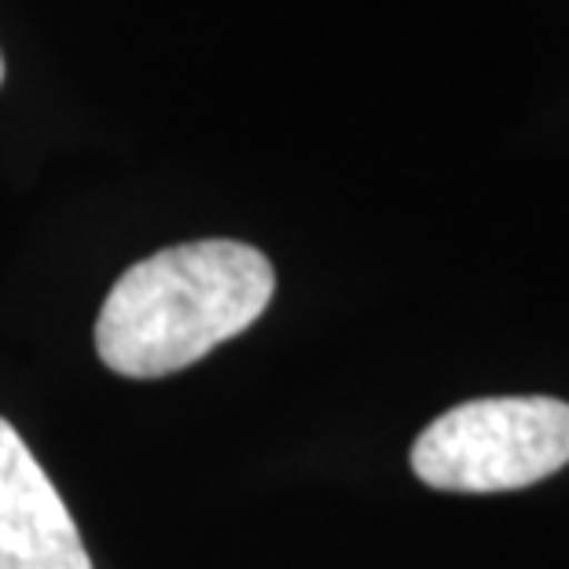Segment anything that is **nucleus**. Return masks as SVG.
I'll list each match as a JSON object with an SVG mask.
<instances>
[{
  "label": "nucleus",
  "instance_id": "obj_1",
  "mask_svg": "<svg viewBox=\"0 0 569 569\" xmlns=\"http://www.w3.org/2000/svg\"><path fill=\"white\" fill-rule=\"evenodd\" d=\"M272 295V261L247 243L166 247L111 287L96 320V353L126 379H162L247 331Z\"/></svg>",
  "mask_w": 569,
  "mask_h": 569
},
{
  "label": "nucleus",
  "instance_id": "obj_2",
  "mask_svg": "<svg viewBox=\"0 0 569 569\" xmlns=\"http://www.w3.org/2000/svg\"><path fill=\"white\" fill-rule=\"evenodd\" d=\"M569 463V405L486 397L445 411L411 445V470L445 492H511Z\"/></svg>",
  "mask_w": 569,
  "mask_h": 569
},
{
  "label": "nucleus",
  "instance_id": "obj_3",
  "mask_svg": "<svg viewBox=\"0 0 569 569\" xmlns=\"http://www.w3.org/2000/svg\"><path fill=\"white\" fill-rule=\"evenodd\" d=\"M0 569H92L63 496L0 419Z\"/></svg>",
  "mask_w": 569,
  "mask_h": 569
},
{
  "label": "nucleus",
  "instance_id": "obj_4",
  "mask_svg": "<svg viewBox=\"0 0 569 569\" xmlns=\"http://www.w3.org/2000/svg\"><path fill=\"white\" fill-rule=\"evenodd\" d=\"M0 81H4V56H0Z\"/></svg>",
  "mask_w": 569,
  "mask_h": 569
}]
</instances>
